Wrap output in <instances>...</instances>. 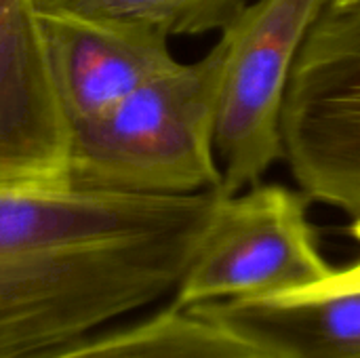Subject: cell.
Instances as JSON below:
<instances>
[{
	"instance_id": "cell-1",
	"label": "cell",
	"mask_w": 360,
	"mask_h": 358,
	"mask_svg": "<svg viewBox=\"0 0 360 358\" xmlns=\"http://www.w3.org/2000/svg\"><path fill=\"white\" fill-rule=\"evenodd\" d=\"M0 186V358H38L175 293L219 203Z\"/></svg>"
},
{
	"instance_id": "cell-2",
	"label": "cell",
	"mask_w": 360,
	"mask_h": 358,
	"mask_svg": "<svg viewBox=\"0 0 360 358\" xmlns=\"http://www.w3.org/2000/svg\"><path fill=\"white\" fill-rule=\"evenodd\" d=\"M226 57L221 34L202 59L177 63L74 127L68 181L156 196L219 190L215 118Z\"/></svg>"
},
{
	"instance_id": "cell-3",
	"label": "cell",
	"mask_w": 360,
	"mask_h": 358,
	"mask_svg": "<svg viewBox=\"0 0 360 358\" xmlns=\"http://www.w3.org/2000/svg\"><path fill=\"white\" fill-rule=\"evenodd\" d=\"M283 158L310 200L360 215V4L327 8L293 68Z\"/></svg>"
},
{
	"instance_id": "cell-4",
	"label": "cell",
	"mask_w": 360,
	"mask_h": 358,
	"mask_svg": "<svg viewBox=\"0 0 360 358\" xmlns=\"http://www.w3.org/2000/svg\"><path fill=\"white\" fill-rule=\"evenodd\" d=\"M331 0H257L221 34L226 70L215 118L219 194L255 184L283 158V108L297 55Z\"/></svg>"
},
{
	"instance_id": "cell-5",
	"label": "cell",
	"mask_w": 360,
	"mask_h": 358,
	"mask_svg": "<svg viewBox=\"0 0 360 358\" xmlns=\"http://www.w3.org/2000/svg\"><path fill=\"white\" fill-rule=\"evenodd\" d=\"M308 203L276 184L221 196L173 304L270 300L327 279L335 268L321 255Z\"/></svg>"
},
{
	"instance_id": "cell-6",
	"label": "cell",
	"mask_w": 360,
	"mask_h": 358,
	"mask_svg": "<svg viewBox=\"0 0 360 358\" xmlns=\"http://www.w3.org/2000/svg\"><path fill=\"white\" fill-rule=\"evenodd\" d=\"M42 0H0V186L68 184L70 124L44 44Z\"/></svg>"
},
{
	"instance_id": "cell-7",
	"label": "cell",
	"mask_w": 360,
	"mask_h": 358,
	"mask_svg": "<svg viewBox=\"0 0 360 358\" xmlns=\"http://www.w3.org/2000/svg\"><path fill=\"white\" fill-rule=\"evenodd\" d=\"M40 19L53 87L70 133L179 63L169 38L150 27L86 17L49 0H42Z\"/></svg>"
},
{
	"instance_id": "cell-8",
	"label": "cell",
	"mask_w": 360,
	"mask_h": 358,
	"mask_svg": "<svg viewBox=\"0 0 360 358\" xmlns=\"http://www.w3.org/2000/svg\"><path fill=\"white\" fill-rule=\"evenodd\" d=\"M38 358H289L202 306H175L95 340Z\"/></svg>"
},
{
	"instance_id": "cell-9",
	"label": "cell",
	"mask_w": 360,
	"mask_h": 358,
	"mask_svg": "<svg viewBox=\"0 0 360 358\" xmlns=\"http://www.w3.org/2000/svg\"><path fill=\"white\" fill-rule=\"evenodd\" d=\"M198 306L289 358H360V293L302 304L226 300Z\"/></svg>"
},
{
	"instance_id": "cell-10",
	"label": "cell",
	"mask_w": 360,
	"mask_h": 358,
	"mask_svg": "<svg viewBox=\"0 0 360 358\" xmlns=\"http://www.w3.org/2000/svg\"><path fill=\"white\" fill-rule=\"evenodd\" d=\"M61 8L150 27L171 36H198L213 30L224 32L249 6V0H49Z\"/></svg>"
},
{
	"instance_id": "cell-11",
	"label": "cell",
	"mask_w": 360,
	"mask_h": 358,
	"mask_svg": "<svg viewBox=\"0 0 360 358\" xmlns=\"http://www.w3.org/2000/svg\"><path fill=\"white\" fill-rule=\"evenodd\" d=\"M350 234L360 243V215L354 217V224L350 226ZM350 293H360V260L356 264L344 268V270H333L327 279L270 298L266 302H274V304H302V302H312V300H325V298H335V295H350Z\"/></svg>"
},
{
	"instance_id": "cell-12",
	"label": "cell",
	"mask_w": 360,
	"mask_h": 358,
	"mask_svg": "<svg viewBox=\"0 0 360 358\" xmlns=\"http://www.w3.org/2000/svg\"><path fill=\"white\" fill-rule=\"evenodd\" d=\"M360 0H331L329 8H338V11H344V8H352V6H359Z\"/></svg>"
}]
</instances>
